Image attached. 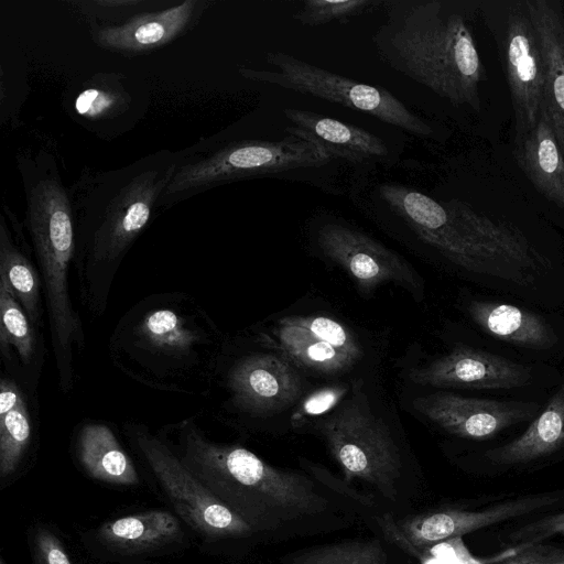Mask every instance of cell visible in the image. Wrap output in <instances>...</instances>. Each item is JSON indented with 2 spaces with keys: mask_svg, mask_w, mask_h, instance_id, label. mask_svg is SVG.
Listing matches in <instances>:
<instances>
[{
  "mask_svg": "<svg viewBox=\"0 0 564 564\" xmlns=\"http://www.w3.org/2000/svg\"><path fill=\"white\" fill-rule=\"evenodd\" d=\"M85 551L101 563L149 564L186 550L192 533L169 508H148L110 517L80 533Z\"/></svg>",
  "mask_w": 564,
  "mask_h": 564,
  "instance_id": "obj_9",
  "label": "cell"
},
{
  "mask_svg": "<svg viewBox=\"0 0 564 564\" xmlns=\"http://www.w3.org/2000/svg\"><path fill=\"white\" fill-rule=\"evenodd\" d=\"M544 63L543 109L564 155V9L558 0H525Z\"/></svg>",
  "mask_w": 564,
  "mask_h": 564,
  "instance_id": "obj_17",
  "label": "cell"
},
{
  "mask_svg": "<svg viewBox=\"0 0 564 564\" xmlns=\"http://www.w3.org/2000/svg\"><path fill=\"white\" fill-rule=\"evenodd\" d=\"M518 549H510L491 557L480 558L469 552L462 536H457L420 550L432 555L442 564H497L516 553Z\"/></svg>",
  "mask_w": 564,
  "mask_h": 564,
  "instance_id": "obj_30",
  "label": "cell"
},
{
  "mask_svg": "<svg viewBox=\"0 0 564 564\" xmlns=\"http://www.w3.org/2000/svg\"><path fill=\"white\" fill-rule=\"evenodd\" d=\"M173 448L186 468L238 514L260 543H279L373 523L381 510L327 470L307 473L270 465L251 451L214 442L193 423L177 426Z\"/></svg>",
  "mask_w": 564,
  "mask_h": 564,
  "instance_id": "obj_1",
  "label": "cell"
},
{
  "mask_svg": "<svg viewBox=\"0 0 564 564\" xmlns=\"http://www.w3.org/2000/svg\"><path fill=\"white\" fill-rule=\"evenodd\" d=\"M127 434L169 509L202 551L237 556L260 543L252 529L186 468L163 437L140 425L128 426Z\"/></svg>",
  "mask_w": 564,
  "mask_h": 564,
  "instance_id": "obj_4",
  "label": "cell"
},
{
  "mask_svg": "<svg viewBox=\"0 0 564 564\" xmlns=\"http://www.w3.org/2000/svg\"><path fill=\"white\" fill-rule=\"evenodd\" d=\"M227 384L232 403L243 412L268 416L291 406L303 392V381L285 357L252 354L235 362Z\"/></svg>",
  "mask_w": 564,
  "mask_h": 564,
  "instance_id": "obj_15",
  "label": "cell"
},
{
  "mask_svg": "<svg viewBox=\"0 0 564 564\" xmlns=\"http://www.w3.org/2000/svg\"><path fill=\"white\" fill-rule=\"evenodd\" d=\"M514 113L513 143L536 126L543 110L544 63L525 0L506 2L492 19Z\"/></svg>",
  "mask_w": 564,
  "mask_h": 564,
  "instance_id": "obj_10",
  "label": "cell"
},
{
  "mask_svg": "<svg viewBox=\"0 0 564 564\" xmlns=\"http://www.w3.org/2000/svg\"><path fill=\"white\" fill-rule=\"evenodd\" d=\"M75 457L82 470L98 482L121 488L141 484L133 459L106 424L91 423L80 429Z\"/></svg>",
  "mask_w": 564,
  "mask_h": 564,
  "instance_id": "obj_21",
  "label": "cell"
},
{
  "mask_svg": "<svg viewBox=\"0 0 564 564\" xmlns=\"http://www.w3.org/2000/svg\"><path fill=\"white\" fill-rule=\"evenodd\" d=\"M330 160L316 143L292 134L273 141H241L181 166L169 183L166 193L178 194L218 182L319 167Z\"/></svg>",
  "mask_w": 564,
  "mask_h": 564,
  "instance_id": "obj_8",
  "label": "cell"
},
{
  "mask_svg": "<svg viewBox=\"0 0 564 564\" xmlns=\"http://www.w3.org/2000/svg\"><path fill=\"white\" fill-rule=\"evenodd\" d=\"M175 171L174 165L163 174L148 171L124 186L108 207L85 254L78 259L82 300L95 315L105 312L117 270L134 239L147 226L155 200L167 187Z\"/></svg>",
  "mask_w": 564,
  "mask_h": 564,
  "instance_id": "obj_6",
  "label": "cell"
},
{
  "mask_svg": "<svg viewBox=\"0 0 564 564\" xmlns=\"http://www.w3.org/2000/svg\"><path fill=\"white\" fill-rule=\"evenodd\" d=\"M26 544L33 564H75L62 531L48 521L30 522Z\"/></svg>",
  "mask_w": 564,
  "mask_h": 564,
  "instance_id": "obj_28",
  "label": "cell"
},
{
  "mask_svg": "<svg viewBox=\"0 0 564 564\" xmlns=\"http://www.w3.org/2000/svg\"><path fill=\"white\" fill-rule=\"evenodd\" d=\"M119 104V96L98 88L83 90L75 101L76 111L88 118H100Z\"/></svg>",
  "mask_w": 564,
  "mask_h": 564,
  "instance_id": "obj_31",
  "label": "cell"
},
{
  "mask_svg": "<svg viewBox=\"0 0 564 564\" xmlns=\"http://www.w3.org/2000/svg\"><path fill=\"white\" fill-rule=\"evenodd\" d=\"M184 295H156L139 303L111 337L116 362L148 384L185 391L207 375L212 325Z\"/></svg>",
  "mask_w": 564,
  "mask_h": 564,
  "instance_id": "obj_3",
  "label": "cell"
},
{
  "mask_svg": "<svg viewBox=\"0 0 564 564\" xmlns=\"http://www.w3.org/2000/svg\"><path fill=\"white\" fill-rule=\"evenodd\" d=\"M316 430L344 474V481L360 480L389 503H401L403 462L388 426L367 402L354 397L318 420Z\"/></svg>",
  "mask_w": 564,
  "mask_h": 564,
  "instance_id": "obj_5",
  "label": "cell"
},
{
  "mask_svg": "<svg viewBox=\"0 0 564 564\" xmlns=\"http://www.w3.org/2000/svg\"><path fill=\"white\" fill-rule=\"evenodd\" d=\"M281 564H419L387 538L351 539L304 547L280 558Z\"/></svg>",
  "mask_w": 564,
  "mask_h": 564,
  "instance_id": "obj_25",
  "label": "cell"
},
{
  "mask_svg": "<svg viewBox=\"0 0 564 564\" xmlns=\"http://www.w3.org/2000/svg\"><path fill=\"white\" fill-rule=\"evenodd\" d=\"M317 245L325 257L344 268L365 291L387 282L419 288L414 271L399 254L351 227L324 224Z\"/></svg>",
  "mask_w": 564,
  "mask_h": 564,
  "instance_id": "obj_12",
  "label": "cell"
},
{
  "mask_svg": "<svg viewBox=\"0 0 564 564\" xmlns=\"http://www.w3.org/2000/svg\"><path fill=\"white\" fill-rule=\"evenodd\" d=\"M33 442L31 416L15 382L0 383V489L12 486L28 470Z\"/></svg>",
  "mask_w": 564,
  "mask_h": 564,
  "instance_id": "obj_22",
  "label": "cell"
},
{
  "mask_svg": "<svg viewBox=\"0 0 564 564\" xmlns=\"http://www.w3.org/2000/svg\"><path fill=\"white\" fill-rule=\"evenodd\" d=\"M512 153L535 189L564 209V155L544 109L534 129L513 143Z\"/></svg>",
  "mask_w": 564,
  "mask_h": 564,
  "instance_id": "obj_20",
  "label": "cell"
},
{
  "mask_svg": "<svg viewBox=\"0 0 564 564\" xmlns=\"http://www.w3.org/2000/svg\"><path fill=\"white\" fill-rule=\"evenodd\" d=\"M554 533L564 535V512L544 518L522 528L516 533V538H534L532 541L534 542L538 539H543Z\"/></svg>",
  "mask_w": 564,
  "mask_h": 564,
  "instance_id": "obj_34",
  "label": "cell"
},
{
  "mask_svg": "<svg viewBox=\"0 0 564 564\" xmlns=\"http://www.w3.org/2000/svg\"><path fill=\"white\" fill-rule=\"evenodd\" d=\"M0 283L21 304L31 324L40 322L41 279L37 269L13 245L4 223L0 228Z\"/></svg>",
  "mask_w": 564,
  "mask_h": 564,
  "instance_id": "obj_26",
  "label": "cell"
},
{
  "mask_svg": "<svg viewBox=\"0 0 564 564\" xmlns=\"http://www.w3.org/2000/svg\"><path fill=\"white\" fill-rule=\"evenodd\" d=\"M267 62L276 70L240 68V73L248 79L278 85L365 112L416 137L434 135L433 128L425 120L384 88L337 75L283 52H269Z\"/></svg>",
  "mask_w": 564,
  "mask_h": 564,
  "instance_id": "obj_7",
  "label": "cell"
},
{
  "mask_svg": "<svg viewBox=\"0 0 564 564\" xmlns=\"http://www.w3.org/2000/svg\"><path fill=\"white\" fill-rule=\"evenodd\" d=\"M379 4H383V2L378 0H306L293 17L303 25L319 26L333 21L347 22Z\"/></svg>",
  "mask_w": 564,
  "mask_h": 564,
  "instance_id": "obj_29",
  "label": "cell"
},
{
  "mask_svg": "<svg viewBox=\"0 0 564 564\" xmlns=\"http://www.w3.org/2000/svg\"><path fill=\"white\" fill-rule=\"evenodd\" d=\"M346 392L343 387H333L312 394L302 405L299 413L294 415L296 420L303 416H315L332 409Z\"/></svg>",
  "mask_w": 564,
  "mask_h": 564,
  "instance_id": "obj_33",
  "label": "cell"
},
{
  "mask_svg": "<svg viewBox=\"0 0 564 564\" xmlns=\"http://www.w3.org/2000/svg\"><path fill=\"white\" fill-rule=\"evenodd\" d=\"M284 116L292 123L289 134L314 142L330 158L351 163L383 161L388 155L386 143L359 127L322 115L286 108Z\"/></svg>",
  "mask_w": 564,
  "mask_h": 564,
  "instance_id": "obj_18",
  "label": "cell"
},
{
  "mask_svg": "<svg viewBox=\"0 0 564 564\" xmlns=\"http://www.w3.org/2000/svg\"><path fill=\"white\" fill-rule=\"evenodd\" d=\"M0 345L7 355L13 347L25 365H30L35 351V333L21 304L0 283Z\"/></svg>",
  "mask_w": 564,
  "mask_h": 564,
  "instance_id": "obj_27",
  "label": "cell"
},
{
  "mask_svg": "<svg viewBox=\"0 0 564 564\" xmlns=\"http://www.w3.org/2000/svg\"><path fill=\"white\" fill-rule=\"evenodd\" d=\"M467 312L479 328L497 339L535 350L552 349L557 344L552 325L522 307L475 300L468 303Z\"/></svg>",
  "mask_w": 564,
  "mask_h": 564,
  "instance_id": "obj_19",
  "label": "cell"
},
{
  "mask_svg": "<svg viewBox=\"0 0 564 564\" xmlns=\"http://www.w3.org/2000/svg\"><path fill=\"white\" fill-rule=\"evenodd\" d=\"M274 333L286 359L319 375L346 372L364 355L355 334L327 316H286Z\"/></svg>",
  "mask_w": 564,
  "mask_h": 564,
  "instance_id": "obj_11",
  "label": "cell"
},
{
  "mask_svg": "<svg viewBox=\"0 0 564 564\" xmlns=\"http://www.w3.org/2000/svg\"><path fill=\"white\" fill-rule=\"evenodd\" d=\"M422 386L471 389H513L528 384L532 369L501 356L458 345L429 365L411 370Z\"/></svg>",
  "mask_w": 564,
  "mask_h": 564,
  "instance_id": "obj_16",
  "label": "cell"
},
{
  "mask_svg": "<svg viewBox=\"0 0 564 564\" xmlns=\"http://www.w3.org/2000/svg\"><path fill=\"white\" fill-rule=\"evenodd\" d=\"M196 1H185L173 8L133 17L127 23L105 26L97 33V42L122 52H140L169 43L189 22Z\"/></svg>",
  "mask_w": 564,
  "mask_h": 564,
  "instance_id": "obj_23",
  "label": "cell"
},
{
  "mask_svg": "<svg viewBox=\"0 0 564 564\" xmlns=\"http://www.w3.org/2000/svg\"><path fill=\"white\" fill-rule=\"evenodd\" d=\"M0 564H8L3 555L0 556Z\"/></svg>",
  "mask_w": 564,
  "mask_h": 564,
  "instance_id": "obj_36",
  "label": "cell"
},
{
  "mask_svg": "<svg viewBox=\"0 0 564 564\" xmlns=\"http://www.w3.org/2000/svg\"><path fill=\"white\" fill-rule=\"evenodd\" d=\"M553 495H534L503 501L476 511L437 510L422 512L391 524L388 531L395 544L408 543L420 550L437 542L523 516L554 503Z\"/></svg>",
  "mask_w": 564,
  "mask_h": 564,
  "instance_id": "obj_13",
  "label": "cell"
},
{
  "mask_svg": "<svg viewBox=\"0 0 564 564\" xmlns=\"http://www.w3.org/2000/svg\"><path fill=\"white\" fill-rule=\"evenodd\" d=\"M414 408L446 432L470 440H486L505 429L532 419L536 403L432 393L414 400Z\"/></svg>",
  "mask_w": 564,
  "mask_h": 564,
  "instance_id": "obj_14",
  "label": "cell"
},
{
  "mask_svg": "<svg viewBox=\"0 0 564 564\" xmlns=\"http://www.w3.org/2000/svg\"><path fill=\"white\" fill-rule=\"evenodd\" d=\"M497 564H564V551L529 542Z\"/></svg>",
  "mask_w": 564,
  "mask_h": 564,
  "instance_id": "obj_32",
  "label": "cell"
},
{
  "mask_svg": "<svg viewBox=\"0 0 564 564\" xmlns=\"http://www.w3.org/2000/svg\"><path fill=\"white\" fill-rule=\"evenodd\" d=\"M384 4L387 21L372 36L381 58L453 105L478 111L485 68L464 15L438 0Z\"/></svg>",
  "mask_w": 564,
  "mask_h": 564,
  "instance_id": "obj_2",
  "label": "cell"
},
{
  "mask_svg": "<svg viewBox=\"0 0 564 564\" xmlns=\"http://www.w3.org/2000/svg\"><path fill=\"white\" fill-rule=\"evenodd\" d=\"M564 445V379L529 427L511 442L486 452L497 465H518L547 456Z\"/></svg>",
  "mask_w": 564,
  "mask_h": 564,
  "instance_id": "obj_24",
  "label": "cell"
},
{
  "mask_svg": "<svg viewBox=\"0 0 564 564\" xmlns=\"http://www.w3.org/2000/svg\"><path fill=\"white\" fill-rule=\"evenodd\" d=\"M414 557L417 560L419 564H442L432 555L427 554L422 550H417V553L415 554Z\"/></svg>",
  "mask_w": 564,
  "mask_h": 564,
  "instance_id": "obj_35",
  "label": "cell"
}]
</instances>
